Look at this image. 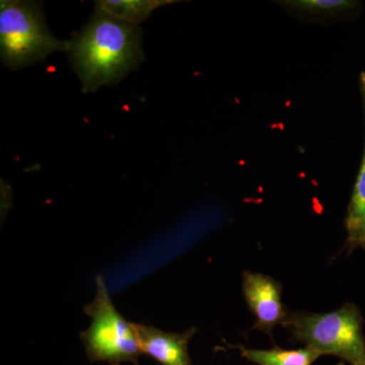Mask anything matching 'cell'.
I'll list each match as a JSON object with an SVG mask.
<instances>
[{
  "label": "cell",
  "mask_w": 365,
  "mask_h": 365,
  "mask_svg": "<svg viewBox=\"0 0 365 365\" xmlns=\"http://www.w3.org/2000/svg\"><path fill=\"white\" fill-rule=\"evenodd\" d=\"M71 41L58 40L35 1L6 0L0 6V52L4 66L21 69L44 61L55 52H68Z\"/></svg>",
  "instance_id": "7a4b0ae2"
},
{
  "label": "cell",
  "mask_w": 365,
  "mask_h": 365,
  "mask_svg": "<svg viewBox=\"0 0 365 365\" xmlns=\"http://www.w3.org/2000/svg\"><path fill=\"white\" fill-rule=\"evenodd\" d=\"M359 88L364 114V141L361 163L346 213V245L350 250L365 249V71L360 72Z\"/></svg>",
  "instance_id": "52a82bcc"
},
{
  "label": "cell",
  "mask_w": 365,
  "mask_h": 365,
  "mask_svg": "<svg viewBox=\"0 0 365 365\" xmlns=\"http://www.w3.org/2000/svg\"><path fill=\"white\" fill-rule=\"evenodd\" d=\"M69 61L86 93L114 86L144 59L138 26L96 9L90 21L71 41Z\"/></svg>",
  "instance_id": "6da1fadb"
},
{
  "label": "cell",
  "mask_w": 365,
  "mask_h": 365,
  "mask_svg": "<svg viewBox=\"0 0 365 365\" xmlns=\"http://www.w3.org/2000/svg\"><path fill=\"white\" fill-rule=\"evenodd\" d=\"M173 0H102L96 1L98 11H104L117 20L138 26L148 20L153 11L160 6L174 4Z\"/></svg>",
  "instance_id": "9c48e42d"
},
{
  "label": "cell",
  "mask_w": 365,
  "mask_h": 365,
  "mask_svg": "<svg viewBox=\"0 0 365 365\" xmlns=\"http://www.w3.org/2000/svg\"><path fill=\"white\" fill-rule=\"evenodd\" d=\"M337 365H345L344 362H340V364H338Z\"/></svg>",
  "instance_id": "8fae6325"
},
{
  "label": "cell",
  "mask_w": 365,
  "mask_h": 365,
  "mask_svg": "<svg viewBox=\"0 0 365 365\" xmlns=\"http://www.w3.org/2000/svg\"><path fill=\"white\" fill-rule=\"evenodd\" d=\"M97 292L83 311L91 318V325L81 334L86 356L91 362L103 361L110 365L130 362L138 365L140 344L132 323L117 311L113 304L104 277L96 279Z\"/></svg>",
  "instance_id": "277c9868"
},
{
  "label": "cell",
  "mask_w": 365,
  "mask_h": 365,
  "mask_svg": "<svg viewBox=\"0 0 365 365\" xmlns=\"http://www.w3.org/2000/svg\"><path fill=\"white\" fill-rule=\"evenodd\" d=\"M281 7L292 13H299L312 19H337L357 13L361 2L355 0H287L277 1Z\"/></svg>",
  "instance_id": "ba28073f"
},
{
  "label": "cell",
  "mask_w": 365,
  "mask_h": 365,
  "mask_svg": "<svg viewBox=\"0 0 365 365\" xmlns=\"http://www.w3.org/2000/svg\"><path fill=\"white\" fill-rule=\"evenodd\" d=\"M242 292L250 311L256 317L254 329L272 336L273 329L287 321L282 304V285L268 275L246 271L242 275Z\"/></svg>",
  "instance_id": "5b68a950"
},
{
  "label": "cell",
  "mask_w": 365,
  "mask_h": 365,
  "mask_svg": "<svg viewBox=\"0 0 365 365\" xmlns=\"http://www.w3.org/2000/svg\"><path fill=\"white\" fill-rule=\"evenodd\" d=\"M242 356L258 365H312L321 355L311 348L287 350L279 347L272 349H250L240 346Z\"/></svg>",
  "instance_id": "30bf717a"
},
{
  "label": "cell",
  "mask_w": 365,
  "mask_h": 365,
  "mask_svg": "<svg viewBox=\"0 0 365 365\" xmlns=\"http://www.w3.org/2000/svg\"><path fill=\"white\" fill-rule=\"evenodd\" d=\"M283 327L319 355H334L351 365H365V340L359 307L345 304L330 313H288Z\"/></svg>",
  "instance_id": "3957f363"
},
{
  "label": "cell",
  "mask_w": 365,
  "mask_h": 365,
  "mask_svg": "<svg viewBox=\"0 0 365 365\" xmlns=\"http://www.w3.org/2000/svg\"><path fill=\"white\" fill-rule=\"evenodd\" d=\"M141 351L158 360L162 365H194L190 359L188 343L196 329L182 333L163 332L153 326L132 323Z\"/></svg>",
  "instance_id": "8992f818"
}]
</instances>
